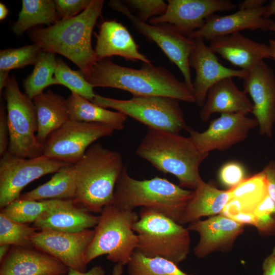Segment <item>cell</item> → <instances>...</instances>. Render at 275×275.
Returning a JSON list of instances; mask_svg holds the SVG:
<instances>
[{"instance_id":"cell-1","label":"cell","mask_w":275,"mask_h":275,"mask_svg":"<svg viewBox=\"0 0 275 275\" xmlns=\"http://www.w3.org/2000/svg\"><path fill=\"white\" fill-rule=\"evenodd\" d=\"M94 87L128 91L133 96H161L195 102L194 92L164 67L144 63L139 69L124 67L109 59L97 61L85 77Z\"/></svg>"},{"instance_id":"cell-2","label":"cell","mask_w":275,"mask_h":275,"mask_svg":"<svg viewBox=\"0 0 275 275\" xmlns=\"http://www.w3.org/2000/svg\"><path fill=\"white\" fill-rule=\"evenodd\" d=\"M104 3L103 0H91L89 7L75 17L60 20L47 28L31 29L29 38L43 51L68 59L86 77L98 61L92 48V35Z\"/></svg>"},{"instance_id":"cell-3","label":"cell","mask_w":275,"mask_h":275,"mask_svg":"<svg viewBox=\"0 0 275 275\" xmlns=\"http://www.w3.org/2000/svg\"><path fill=\"white\" fill-rule=\"evenodd\" d=\"M136 153L158 171L175 176L181 187L194 190L204 181L199 168L209 153L200 150L189 136L148 128Z\"/></svg>"},{"instance_id":"cell-4","label":"cell","mask_w":275,"mask_h":275,"mask_svg":"<svg viewBox=\"0 0 275 275\" xmlns=\"http://www.w3.org/2000/svg\"><path fill=\"white\" fill-rule=\"evenodd\" d=\"M124 166L120 153L100 143L93 144L74 164L75 200L90 212L100 213L113 203L116 184Z\"/></svg>"},{"instance_id":"cell-5","label":"cell","mask_w":275,"mask_h":275,"mask_svg":"<svg viewBox=\"0 0 275 275\" xmlns=\"http://www.w3.org/2000/svg\"><path fill=\"white\" fill-rule=\"evenodd\" d=\"M194 193V190L185 189L166 178L135 179L125 166L116 184L113 203L127 210L138 207L151 208L182 225Z\"/></svg>"},{"instance_id":"cell-6","label":"cell","mask_w":275,"mask_h":275,"mask_svg":"<svg viewBox=\"0 0 275 275\" xmlns=\"http://www.w3.org/2000/svg\"><path fill=\"white\" fill-rule=\"evenodd\" d=\"M133 230L138 237L136 250L147 257H159L178 265L187 257L190 248L189 230L151 208L141 207Z\"/></svg>"},{"instance_id":"cell-7","label":"cell","mask_w":275,"mask_h":275,"mask_svg":"<svg viewBox=\"0 0 275 275\" xmlns=\"http://www.w3.org/2000/svg\"><path fill=\"white\" fill-rule=\"evenodd\" d=\"M139 218L134 210L121 209L113 203L104 207L86 253L87 263L106 255L109 261L127 265L138 247V235L132 228Z\"/></svg>"},{"instance_id":"cell-8","label":"cell","mask_w":275,"mask_h":275,"mask_svg":"<svg viewBox=\"0 0 275 275\" xmlns=\"http://www.w3.org/2000/svg\"><path fill=\"white\" fill-rule=\"evenodd\" d=\"M104 108H111L148 128L179 133L188 128L179 100L161 96H133L120 100L96 94L91 101Z\"/></svg>"},{"instance_id":"cell-9","label":"cell","mask_w":275,"mask_h":275,"mask_svg":"<svg viewBox=\"0 0 275 275\" xmlns=\"http://www.w3.org/2000/svg\"><path fill=\"white\" fill-rule=\"evenodd\" d=\"M4 96L9 130L8 151L26 158L42 155V146L36 138L37 119L33 99L21 92L14 75L10 77Z\"/></svg>"},{"instance_id":"cell-10","label":"cell","mask_w":275,"mask_h":275,"mask_svg":"<svg viewBox=\"0 0 275 275\" xmlns=\"http://www.w3.org/2000/svg\"><path fill=\"white\" fill-rule=\"evenodd\" d=\"M108 6L126 16L139 34L160 48L180 69L184 82L194 92L189 59L196 46L195 39L184 35L170 24H152L142 21L120 1H110Z\"/></svg>"},{"instance_id":"cell-11","label":"cell","mask_w":275,"mask_h":275,"mask_svg":"<svg viewBox=\"0 0 275 275\" xmlns=\"http://www.w3.org/2000/svg\"><path fill=\"white\" fill-rule=\"evenodd\" d=\"M115 130L104 124L70 120L48 137L42 146V155L74 164L94 142Z\"/></svg>"},{"instance_id":"cell-12","label":"cell","mask_w":275,"mask_h":275,"mask_svg":"<svg viewBox=\"0 0 275 275\" xmlns=\"http://www.w3.org/2000/svg\"><path fill=\"white\" fill-rule=\"evenodd\" d=\"M70 164L45 155L26 158L7 151L0 160V208L18 199L22 190L40 177Z\"/></svg>"},{"instance_id":"cell-13","label":"cell","mask_w":275,"mask_h":275,"mask_svg":"<svg viewBox=\"0 0 275 275\" xmlns=\"http://www.w3.org/2000/svg\"><path fill=\"white\" fill-rule=\"evenodd\" d=\"M94 235V230L86 229L67 232L44 229L32 238L33 246L56 258L69 268L86 271L85 255Z\"/></svg>"},{"instance_id":"cell-14","label":"cell","mask_w":275,"mask_h":275,"mask_svg":"<svg viewBox=\"0 0 275 275\" xmlns=\"http://www.w3.org/2000/svg\"><path fill=\"white\" fill-rule=\"evenodd\" d=\"M258 126L256 118L240 114H222L212 120L206 130L199 132L190 127L189 137L202 152L224 151L245 140Z\"/></svg>"},{"instance_id":"cell-15","label":"cell","mask_w":275,"mask_h":275,"mask_svg":"<svg viewBox=\"0 0 275 275\" xmlns=\"http://www.w3.org/2000/svg\"><path fill=\"white\" fill-rule=\"evenodd\" d=\"M162 15L149 20L152 24L169 23L185 35L201 29L210 15L236 8L229 0H168Z\"/></svg>"},{"instance_id":"cell-16","label":"cell","mask_w":275,"mask_h":275,"mask_svg":"<svg viewBox=\"0 0 275 275\" xmlns=\"http://www.w3.org/2000/svg\"><path fill=\"white\" fill-rule=\"evenodd\" d=\"M244 91L253 101L252 114L258 123L259 133L271 138L275 123V75L261 61L243 79Z\"/></svg>"},{"instance_id":"cell-17","label":"cell","mask_w":275,"mask_h":275,"mask_svg":"<svg viewBox=\"0 0 275 275\" xmlns=\"http://www.w3.org/2000/svg\"><path fill=\"white\" fill-rule=\"evenodd\" d=\"M196 46L191 53L189 64L195 70L196 77L193 82L195 103L202 107L209 89L216 83L226 78L244 79L249 72L235 70L223 65L216 54L207 46L202 38L195 39Z\"/></svg>"},{"instance_id":"cell-18","label":"cell","mask_w":275,"mask_h":275,"mask_svg":"<svg viewBox=\"0 0 275 275\" xmlns=\"http://www.w3.org/2000/svg\"><path fill=\"white\" fill-rule=\"evenodd\" d=\"M244 227L221 214L188 224V230L197 232L200 236L194 249V255L203 258L214 252H229Z\"/></svg>"},{"instance_id":"cell-19","label":"cell","mask_w":275,"mask_h":275,"mask_svg":"<svg viewBox=\"0 0 275 275\" xmlns=\"http://www.w3.org/2000/svg\"><path fill=\"white\" fill-rule=\"evenodd\" d=\"M69 268L33 248L13 246L1 262L0 275H67Z\"/></svg>"},{"instance_id":"cell-20","label":"cell","mask_w":275,"mask_h":275,"mask_svg":"<svg viewBox=\"0 0 275 275\" xmlns=\"http://www.w3.org/2000/svg\"><path fill=\"white\" fill-rule=\"evenodd\" d=\"M209 48L234 66L248 72L265 59H271L268 45L256 42L240 32L216 37Z\"/></svg>"},{"instance_id":"cell-21","label":"cell","mask_w":275,"mask_h":275,"mask_svg":"<svg viewBox=\"0 0 275 275\" xmlns=\"http://www.w3.org/2000/svg\"><path fill=\"white\" fill-rule=\"evenodd\" d=\"M265 10L266 6H263L253 10H238L228 15L213 14L207 18L201 29L186 36L193 39L210 40L246 29L267 31L273 20L264 17Z\"/></svg>"},{"instance_id":"cell-22","label":"cell","mask_w":275,"mask_h":275,"mask_svg":"<svg viewBox=\"0 0 275 275\" xmlns=\"http://www.w3.org/2000/svg\"><path fill=\"white\" fill-rule=\"evenodd\" d=\"M94 49L98 61L112 56H120L128 61H141L151 63L150 60L139 49L127 28L115 20L103 21L96 34Z\"/></svg>"},{"instance_id":"cell-23","label":"cell","mask_w":275,"mask_h":275,"mask_svg":"<svg viewBox=\"0 0 275 275\" xmlns=\"http://www.w3.org/2000/svg\"><path fill=\"white\" fill-rule=\"evenodd\" d=\"M232 78H224L209 89L200 112L202 121H207L214 113L240 114L247 116L252 113L253 103L247 94L239 90Z\"/></svg>"},{"instance_id":"cell-24","label":"cell","mask_w":275,"mask_h":275,"mask_svg":"<svg viewBox=\"0 0 275 275\" xmlns=\"http://www.w3.org/2000/svg\"><path fill=\"white\" fill-rule=\"evenodd\" d=\"M75 199L67 200L63 205L47 210L35 222L34 226L40 230H54L77 232L92 227L98 223L100 216L90 213Z\"/></svg>"},{"instance_id":"cell-25","label":"cell","mask_w":275,"mask_h":275,"mask_svg":"<svg viewBox=\"0 0 275 275\" xmlns=\"http://www.w3.org/2000/svg\"><path fill=\"white\" fill-rule=\"evenodd\" d=\"M37 119L36 138L42 146L48 137L70 121L67 100L51 90L33 99Z\"/></svg>"},{"instance_id":"cell-26","label":"cell","mask_w":275,"mask_h":275,"mask_svg":"<svg viewBox=\"0 0 275 275\" xmlns=\"http://www.w3.org/2000/svg\"><path fill=\"white\" fill-rule=\"evenodd\" d=\"M229 200L221 214L226 217L241 212L253 213L268 195L267 181L263 171L245 178L239 185L228 190Z\"/></svg>"},{"instance_id":"cell-27","label":"cell","mask_w":275,"mask_h":275,"mask_svg":"<svg viewBox=\"0 0 275 275\" xmlns=\"http://www.w3.org/2000/svg\"><path fill=\"white\" fill-rule=\"evenodd\" d=\"M229 200L228 190L217 188L211 181H203L194 190L182 221V225L200 219L202 217L219 214Z\"/></svg>"},{"instance_id":"cell-28","label":"cell","mask_w":275,"mask_h":275,"mask_svg":"<svg viewBox=\"0 0 275 275\" xmlns=\"http://www.w3.org/2000/svg\"><path fill=\"white\" fill-rule=\"evenodd\" d=\"M66 100L70 120L104 124L115 130H122L124 127L127 116L123 113L100 107L73 92Z\"/></svg>"},{"instance_id":"cell-29","label":"cell","mask_w":275,"mask_h":275,"mask_svg":"<svg viewBox=\"0 0 275 275\" xmlns=\"http://www.w3.org/2000/svg\"><path fill=\"white\" fill-rule=\"evenodd\" d=\"M76 179L74 164L60 169L46 183L20 195L19 199L29 200H73L76 195Z\"/></svg>"},{"instance_id":"cell-30","label":"cell","mask_w":275,"mask_h":275,"mask_svg":"<svg viewBox=\"0 0 275 275\" xmlns=\"http://www.w3.org/2000/svg\"><path fill=\"white\" fill-rule=\"evenodd\" d=\"M60 20L54 1L23 0L21 10L13 26V31L16 35H20L37 25L49 26Z\"/></svg>"},{"instance_id":"cell-31","label":"cell","mask_w":275,"mask_h":275,"mask_svg":"<svg viewBox=\"0 0 275 275\" xmlns=\"http://www.w3.org/2000/svg\"><path fill=\"white\" fill-rule=\"evenodd\" d=\"M57 65L55 54L42 51L33 72L23 81L24 93L31 99L43 92L47 87L59 85L54 75Z\"/></svg>"},{"instance_id":"cell-32","label":"cell","mask_w":275,"mask_h":275,"mask_svg":"<svg viewBox=\"0 0 275 275\" xmlns=\"http://www.w3.org/2000/svg\"><path fill=\"white\" fill-rule=\"evenodd\" d=\"M66 200L49 199L36 201L18 198L1 209V213L20 223H34L44 212L63 205Z\"/></svg>"},{"instance_id":"cell-33","label":"cell","mask_w":275,"mask_h":275,"mask_svg":"<svg viewBox=\"0 0 275 275\" xmlns=\"http://www.w3.org/2000/svg\"><path fill=\"white\" fill-rule=\"evenodd\" d=\"M127 265L128 275H189L168 260L147 257L137 250Z\"/></svg>"},{"instance_id":"cell-34","label":"cell","mask_w":275,"mask_h":275,"mask_svg":"<svg viewBox=\"0 0 275 275\" xmlns=\"http://www.w3.org/2000/svg\"><path fill=\"white\" fill-rule=\"evenodd\" d=\"M37 229L15 222L0 213V245L34 248L32 238Z\"/></svg>"},{"instance_id":"cell-35","label":"cell","mask_w":275,"mask_h":275,"mask_svg":"<svg viewBox=\"0 0 275 275\" xmlns=\"http://www.w3.org/2000/svg\"><path fill=\"white\" fill-rule=\"evenodd\" d=\"M54 77L59 85L67 87L71 92L76 93L90 101L96 95L94 87L87 81L82 72L71 69L61 58L57 59Z\"/></svg>"},{"instance_id":"cell-36","label":"cell","mask_w":275,"mask_h":275,"mask_svg":"<svg viewBox=\"0 0 275 275\" xmlns=\"http://www.w3.org/2000/svg\"><path fill=\"white\" fill-rule=\"evenodd\" d=\"M42 51L41 48L35 43L19 48L1 50L0 70L10 71L28 65H35Z\"/></svg>"},{"instance_id":"cell-37","label":"cell","mask_w":275,"mask_h":275,"mask_svg":"<svg viewBox=\"0 0 275 275\" xmlns=\"http://www.w3.org/2000/svg\"><path fill=\"white\" fill-rule=\"evenodd\" d=\"M254 227L259 234L268 236L275 234V203L267 195L253 213Z\"/></svg>"},{"instance_id":"cell-38","label":"cell","mask_w":275,"mask_h":275,"mask_svg":"<svg viewBox=\"0 0 275 275\" xmlns=\"http://www.w3.org/2000/svg\"><path fill=\"white\" fill-rule=\"evenodd\" d=\"M127 6L136 10V17L146 22L150 19L162 15L166 12L168 4L162 0H126Z\"/></svg>"},{"instance_id":"cell-39","label":"cell","mask_w":275,"mask_h":275,"mask_svg":"<svg viewBox=\"0 0 275 275\" xmlns=\"http://www.w3.org/2000/svg\"><path fill=\"white\" fill-rule=\"evenodd\" d=\"M218 177L220 183L229 190L237 186L245 179V171L240 163L230 161L221 168Z\"/></svg>"},{"instance_id":"cell-40","label":"cell","mask_w":275,"mask_h":275,"mask_svg":"<svg viewBox=\"0 0 275 275\" xmlns=\"http://www.w3.org/2000/svg\"><path fill=\"white\" fill-rule=\"evenodd\" d=\"M56 10L60 20L76 17L85 10L91 0H55Z\"/></svg>"},{"instance_id":"cell-41","label":"cell","mask_w":275,"mask_h":275,"mask_svg":"<svg viewBox=\"0 0 275 275\" xmlns=\"http://www.w3.org/2000/svg\"><path fill=\"white\" fill-rule=\"evenodd\" d=\"M6 108L3 102L0 107V155L2 156L7 151L9 143V130Z\"/></svg>"},{"instance_id":"cell-42","label":"cell","mask_w":275,"mask_h":275,"mask_svg":"<svg viewBox=\"0 0 275 275\" xmlns=\"http://www.w3.org/2000/svg\"><path fill=\"white\" fill-rule=\"evenodd\" d=\"M267 181L268 195L275 203V161H271L262 170Z\"/></svg>"},{"instance_id":"cell-43","label":"cell","mask_w":275,"mask_h":275,"mask_svg":"<svg viewBox=\"0 0 275 275\" xmlns=\"http://www.w3.org/2000/svg\"><path fill=\"white\" fill-rule=\"evenodd\" d=\"M262 275H275V246L263 261Z\"/></svg>"},{"instance_id":"cell-44","label":"cell","mask_w":275,"mask_h":275,"mask_svg":"<svg viewBox=\"0 0 275 275\" xmlns=\"http://www.w3.org/2000/svg\"><path fill=\"white\" fill-rule=\"evenodd\" d=\"M228 218L243 225H249L254 226L255 223V218L253 213L239 212Z\"/></svg>"},{"instance_id":"cell-45","label":"cell","mask_w":275,"mask_h":275,"mask_svg":"<svg viewBox=\"0 0 275 275\" xmlns=\"http://www.w3.org/2000/svg\"><path fill=\"white\" fill-rule=\"evenodd\" d=\"M265 0H245L240 2L238 6L239 10H253L264 6Z\"/></svg>"},{"instance_id":"cell-46","label":"cell","mask_w":275,"mask_h":275,"mask_svg":"<svg viewBox=\"0 0 275 275\" xmlns=\"http://www.w3.org/2000/svg\"><path fill=\"white\" fill-rule=\"evenodd\" d=\"M67 275H105V270L101 265H95L88 271H80L69 268Z\"/></svg>"},{"instance_id":"cell-47","label":"cell","mask_w":275,"mask_h":275,"mask_svg":"<svg viewBox=\"0 0 275 275\" xmlns=\"http://www.w3.org/2000/svg\"><path fill=\"white\" fill-rule=\"evenodd\" d=\"M10 71L0 70V93L2 94V90L5 89L6 86L9 79Z\"/></svg>"},{"instance_id":"cell-48","label":"cell","mask_w":275,"mask_h":275,"mask_svg":"<svg viewBox=\"0 0 275 275\" xmlns=\"http://www.w3.org/2000/svg\"><path fill=\"white\" fill-rule=\"evenodd\" d=\"M275 16V0H272L266 6V10L264 14V17L269 19L271 16Z\"/></svg>"},{"instance_id":"cell-49","label":"cell","mask_w":275,"mask_h":275,"mask_svg":"<svg viewBox=\"0 0 275 275\" xmlns=\"http://www.w3.org/2000/svg\"><path fill=\"white\" fill-rule=\"evenodd\" d=\"M10 249V245H1L0 246V262H2L4 259Z\"/></svg>"},{"instance_id":"cell-50","label":"cell","mask_w":275,"mask_h":275,"mask_svg":"<svg viewBox=\"0 0 275 275\" xmlns=\"http://www.w3.org/2000/svg\"><path fill=\"white\" fill-rule=\"evenodd\" d=\"M9 9L3 3H0V20H3L8 15Z\"/></svg>"},{"instance_id":"cell-51","label":"cell","mask_w":275,"mask_h":275,"mask_svg":"<svg viewBox=\"0 0 275 275\" xmlns=\"http://www.w3.org/2000/svg\"><path fill=\"white\" fill-rule=\"evenodd\" d=\"M123 266L120 263H117L114 266L112 275H122L123 273Z\"/></svg>"},{"instance_id":"cell-52","label":"cell","mask_w":275,"mask_h":275,"mask_svg":"<svg viewBox=\"0 0 275 275\" xmlns=\"http://www.w3.org/2000/svg\"><path fill=\"white\" fill-rule=\"evenodd\" d=\"M268 46L270 50L271 59L275 60V38L268 40Z\"/></svg>"},{"instance_id":"cell-53","label":"cell","mask_w":275,"mask_h":275,"mask_svg":"<svg viewBox=\"0 0 275 275\" xmlns=\"http://www.w3.org/2000/svg\"><path fill=\"white\" fill-rule=\"evenodd\" d=\"M269 31H272L275 33V21H273L271 23L269 26Z\"/></svg>"}]
</instances>
